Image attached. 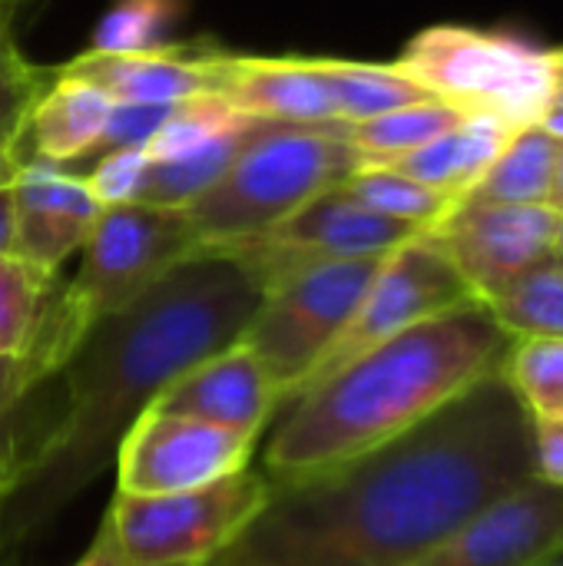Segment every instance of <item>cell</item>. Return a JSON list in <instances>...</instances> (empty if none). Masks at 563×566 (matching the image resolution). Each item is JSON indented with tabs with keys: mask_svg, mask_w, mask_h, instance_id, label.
Here are the masks:
<instances>
[{
	"mask_svg": "<svg viewBox=\"0 0 563 566\" xmlns=\"http://www.w3.org/2000/svg\"><path fill=\"white\" fill-rule=\"evenodd\" d=\"M534 478V418L491 375L342 468L272 484L206 566H411Z\"/></svg>",
	"mask_w": 563,
	"mask_h": 566,
	"instance_id": "cell-1",
	"label": "cell"
},
{
	"mask_svg": "<svg viewBox=\"0 0 563 566\" xmlns=\"http://www.w3.org/2000/svg\"><path fill=\"white\" fill-rule=\"evenodd\" d=\"M262 282L232 249L202 245L126 308L93 322L63 375V411L23 458L0 507V547H27L90 491L126 428L196 361L236 345Z\"/></svg>",
	"mask_w": 563,
	"mask_h": 566,
	"instance_id": "cell-2",
	"label": "cell"
},
{
	"mask_svg": "<svg viewBox=\"0 0 563 566\" xmlns=\"http://www.w3.org/2000/svg\"><path fill=\"white\" fill-rule=\"evenodd\" d=\"M511 345L514 335L481 302L405 328L275 411L262 474L292 484L378 451L478 381L501 375Z\"/></svg>",
	"mask_w": 563,
	"mask_h": 566,
	"instance_id": "cell-3",
	"label": "cell"
},
{
	"mask_svg": "<svg viewBox=\"0 0 563 566\" xmlns=\"http://www.w3.org/2000/svg\"><path fill=\"white\" fill-rule=\"evenodd\" d=\"M362 169L348 143V123H262L256 119L236 159L186 216L202 245L262 239L315 196L348 182Z\"/></svg>",
	"mask_w": 563,
	"mask_h": 566,
	"instance_id": "cell-4",
	"label": "cell"
},
{
	"mask_svg": "<svg viewBox=\"0 0 563 566\" xmlns=\"http://www.w3.org/2000/svg\"><path fill=\"white\" fill-rule=\"evenodd\" d=\"M378 265L382 259L295 262L265 282L262 302L239 342L262 361L282 405L348 325Z\"/></svg>",
	"mask_w": 563,
	"mask_h": 566,
	"instance_id": "cell-5",
	"label": "cell"
},
{
	"mask_svg": "<svg viewBox=\"0 0 563 566\" xmlns=\"http://www.w3.org/2000/svg\"><path fill=\"white\" fill-rule=\"evenodd\" d=\"M435 99L465 113H491L514 129L534 126L548 103V53L504 33L471 27H428L395 60Z\"/></svg>",
	"mask_w": 563,
	"mask_h": 566,
	"instance_id": "cell-6",
	"label": "cell"
},
{
	"mask_svg": "<svg viewBox=\"0 0 563 566\" xmlns=\"http://www.w3.org/2000/svg\"><path fill=\"white\" fill-rule=\"evenodd\" d=\"M199 249L202 239L186 209L149 202L106 206L90 229L76 279L60 285L70 325L83 338L93 322L136 302Z\"/></svg>",
	"mask_w": 563,
	"mask_h": 566,
	"instance_id": "cell-7",
	"label": "cell"
},
{
	"mask_svg": "<svg viewBox=\"0 0 563 566\" xmlns=\"http://www.w3.org/2000/svg\"><path fill=\"white\" fill-rule=\"evenodd\" d=\"M272 481L239 471L199 491L113 494L106 511L126 566H206L219 557L269 504Z\"/></svg>",
	"mask_w": 563,
	"mask_h": 566,
	"instance_id": "cell-8",
	"label": "cell"
},
{
	"mask_svg": "<svg viewBox=\"0 0 563 566\" xmlns=\"http://www.w3.org/2000/svg\"><path fill=\"white\" fill-rule=\"evenodd\" d=\"M468 302L478 298L471 295L468 282L461 279L448 252L438 245V239L431 232L415 235L411 242L398 245L392 255L382 259L362 305L338 332V338L325 348V355L315 361L309 378L295 388V395L335 375L338 368L362 358L365 352L385 345L388 338L402 335L405 328Z\"/></svg>",
	"mask_w": 563,
	"mask_h": 566,
	"instance_id": "cell-9",
	"label": "cell"
},
{
	"mask_svg": "<svg viewBox=\"0 0 563 566\" xmlns=\"http://www.w3.org/2000/svg\"><path fill=\"white\" fill-rule=\"evenodd\" d=\"M259 434L146 408L116 448V491L179 494L226 481L249 468Z\"/></svg>",
	"mask_w": 563,
	"mask_h": 566,
	"instance_id": "cell-10",
	"label": "cell"
},
{
	"mask_svg": "<svg viewBox=\"0 0 563 566\" xmlns=\"http://www.w3.org/2000/svg\"><path fill=\"white\" fill-rule=\"evenodd\" d=\"M561 212L551 206L458 202L431 232L478 302L494 298L524 272L554 259Z\"/></svg>",
	"mask_w": 563,
	"mask_h": 566,
	"instance_id": "cell-11",
	"label": "cell"
},
{
	"mask_svg": "<svg viewBox=\"0 0 563 566\" xmlns=\"http://www.w3.org/2000/svg\"><path fill=\"white\" fill-rule=\"evenodd\" d=\"M563 557V488L531 478L411 566H551Z\"/></svg>",
	"mask_w": 563,
	"mask_h": 566,
	"instance_id": "cell-12",
	"label": "cell"
},
{
	"mask_svg": "<svg viewBox=\"0 0 563 566\" xmlns=\"http://www.w3.org/2000/svg\"><path fill=\"white\" fill-rule=\"evenodd\" d=\"M212 93L262 123H342L325 56H256L212 46Z\"/></svg>",
	"mask_w": 563,
	"mask_h": 566,
	"instance_id": "cell-13",
	"label": "cell"
},
{
	"mask_svg": "<svg viewBox=\"0 0 563 566\" xmlns=\"http://www.w3.org/2000/svg\"><path fill=\"white\" fill-rule=\"evenodd\" d=\"M425 235L421 229L388 219L355 199L345 182L315 196L262 242L285 262H332V259H385L398 245Z\"/></svg>",
	"mask_w": 563,
	"mask_h": 566,
	"instance_id": "cell-14",
	"label": "cell"
},
{
	"mask_svg": "<svg viewBox=\"0 0 563 566\" xmlns=\"http://www.w3.org/2000/svg\"><path fill=\"white\" fill-rule=\"evenodd\" d=\"M279 405L282 401L275 381L242 342L196 361L179 378H173L153 401V408L159 411L259 438L275 418Z\"/></svg>",
	"mask_w": 563,
	"mask_h": 566,
	"instance_id": "cell-15",
	"label": "cell"
},
{
	"mask_svg": "<svg viewBox=\"0 0 563 566\" xmlns=\"http://www.w3.org/2000/svg\"><path fill=\"white\" fill-rule=\"evenodd\" d=\"M17 255L53 272L86 245L103 206L83 176H70L50 163L23 159L13 172Z\"/></svg>",
	"mask_w": 563,
	"mask_h": 566,
	"instance_id": "cell-16",
	"label": "cell"
},
{
	"mask_svg": "<svg viewBox=\"0 0 563 566\" xmlns=\"http://www.w3.org/2000/svg\"><path fill=\"white\" fill-rule=\"evenodd\" d=\"M216 43H166L146 53H80L63 70L96 83L113 103H186L212 93Z\"/></svg>",
	"mask_w": 563,
	"mask_h": 566,
	"instance_id": "cell-17",
	"label": "cell"
},
{
	"mask_svg": "<svg viewBox=\"0 0 563 566\" xmlns=\"http://www.w3.org/2000/svg\"><path fill=\"white\" fill-rule=\"evenodd\" d=\"M113 99L90 80L53 70V80L33 99L27 113V136L40 163L60 166L100 153Z\"/></svg>",
	"mask_w": 563,
	"mask_h": 566,
	"instance_id": "cell-18",
	"label": "cell"
},
{
	"mask_svg": "<svg viewBox=\"0 0 563 566\" xmlns=\"http://www.w3.org/2000/svg\"><path fill=\"white\" fill-rule=\"evenodd\" d=\"M514 126L491 113H468L455 129L431 139L428 146L388 163V169L425 182L431 189H441L455 196L458 202L478 186V179L488 172V166L498 159L504 143L511 139Z\"/></svg>",
	"mask_w": 563,
	"mask_h": 566,
	"instance_id": "cell-19",
	"label": "cell"
},
{
	"mask_svg": "<svg viewBox=\"0 0 563 566\" xmlns=\"http://www.w3.org/2000/svg\"><path fill=\"white\" fill-rule=\"evenodd\" d=\"M561 146V139H554L538 123L514 129L504 149L498 153V159L488 166V172L465 199L501 202V206H548Z\"/></svg>",
	"mask_w": 563,
	"mask_h": 566,
	"instance_id": "cell-20",
	"label": "cell"
},
{
	"mask_svg": "<svg viewBox=\"0 0 563 566\" xmlns=\"http://www.w3.org/2000/svg\"><path fill=\"white\" fill-rule=\"evenodd\" d=\"M468 113L455 103L421 99V103H408L385 116L348 126V143L358 153L362 166H388V163L428 146L431 139L445 136Z\"/></svg>",
	"mask_w": 563,
	"mask_h": 566,
	"instance_id": "cell-21",
	"label": "cell"
},
{
	"mask_svg": "<svg viewBox=\"0 0 563 566\" xmlns=\"http://www.w3.org/2000/svg\"><path fill=\"white\" fill-rule=\"evenodd\" d=\"M325 70L335 96V113L348 126L385 116L408 103L435 99L421 83H415L395 63H358V60L325 56Z\"/></svg>",
	"mask_w": 563,
	"mask_h": 566,
	"instance_id": "cell-22",
	"label": "cell"
},
{
	"mask_svg": "<svg viewBox=\"0 0 563 566\" xmlns=\"http://www.w3.org/2000/svg\"><path fill=\"white\" fill-rule=\"evenodd\" d=\"M53 292V272L20 255L0 259V358H23L37 352Z\"/></svg>",
	"mask_w": 563,
	"mask_h": 566,
	"instance_id": "cell-23",
	"label": "cell"
},
{
	"mask_svg": "<svg viewBox=\"0 0 563 566\" xmlns=\"http://www.w3.org/2000/svg\"><path fill=\"white\" fill-rule=\"evenodd\" d=\"M514 338H563V262L551 259L481 302Z\"/></svg>",
	"mask_w": 563,
	"mask_h": 566,
	"instance_id": "cell-24",
	"label": "cell"
},
{
	"mask_svg": "<svg viewBox=\"0 0 563 566\" xmlns=\"http://www.w3.org/2000/svg\"><path fill=\"white\" fill-rule=\"evenodd\" d=\"M345 189L355 199H362L368 209H375L388 219L408 222L421 232H435L458 206L455 196L431 189L425 182H415V179H408L388 166H362L345 182Z\"/></svg>",
	"mask_w": 563,
	"mask_h": 566,
	"instance_id": "cell-25",
	"label": "cell"
},
{
	"mask_svg": "<svg viewBox=\"0 0 563 566\" xmlns=\"http://www.w3.org/2000/svg\"><path fill=\"white\" fill-rule=\"evenodd\" d=\"M183 13L186 0H113L93 27L86 53L119 56L166 46Z\"/></svg>",
	"mask_w": 563,
	"mask_h": 566,
	"instance_id": "cell-26",
	"label": "cell"
},
{
	"mask_svg": "<svg viewBox=\"0 0 563 566\" xmlns=\"http://www.w3.org/2000/svg\"><path fill=\"white\" fill-rule=\"evenodd\" d=\"M501 375L534 421H551L563 398V338H514Z\"/></svg>",
	"mask_w": 563,
	"mask_h": 566,
	"instance_id": "cell-27",
	"label": "cell"
},
{
	"mask_svg": "<svg viewBox=\"0 0 563 566\" xmlns=\"http://www.w3.org/2000/svg\"><path fill=\"white\" fill-rule=\"evenodd\" d=\"M50 375H56V371L37 352H30L23 358H0V507L7 501V494L13 491L20 468H23V448H20V434H17L20 405Z\"/></svg>",
	"mask_w": 563,
	"mask_h": 566,
	"instance_id": "cell-28",
	"label": "cell"
},
{
	"mask_svg": "<svg viewBox=\"0 0 563 566\" xmlns=\"http://www.w3.org/2000/svg\"><path fill=\"white\" fill-rule=\"evenodd\" d=\"M50 80L53 70H40L20 53L13 40V20H0V123L27 116Z\"/></svg>",
	"mask_w": 563,
	"mask_h": 566,
	"instance_id": "cell-29",
	"label": "cell"
},
{
	"mask_svg": "<svg viewBox=\"0 0 563 566\" xmlns=\"http://www.w3.org/2000/svg\"><path fill=\"white\" fill-rule=\"evenodd\" d=\"M146 172H149L146 149H106V153H100L93 172L86 176V186L103 209L123 206V202L139 199Z\"/></svg>",
	"mask_w": 563,
	"mask_h": 566,
	"instance_id": "cell-30",
	"label": "cell"
},
{
	"mask_svg": "<svg viewBox=\"0 0 563 566\" xmlns=\"http://www.w3.org/2000/svg\"><path fill=\"white\" fill-rule=\"evenodd\" d=\"M173 106H166V103H113L100 153H106V149H146L149 139L166 123V116L173 113Z\"/></svg>",
	"mask_w": 563,
	"mask_h": 566,
	"instance_id": "cell-31",
	"label": "cell"
},
{
	"mask_svg": "<svg viewBox=\"0 0 563 566\" xmlns=\"http://www.w3.org/2000/svg\"><path fill=\"white\" fill-rule=\"evenodd\" d=\"M534 478L563 488V421H534Z\"/></svg>",
	"mask_w": 563,
	"mask_h": 566,
	"instance_id": "cell-32",
	"label": "cell"
},
{
	"mask_svg": "<svg viewBox=\"0 0 563 566\" xmlns=\"http://www.w3.org/2000/svg\"><path fill=\"white\" fill-rule=\"evenodd\" d=\"M23 136H27V116L0 123V179H10L23 163Z\"/></svg>",
	"mask_w": 563,
	"mask_h": 566,
	"instance_id": "cell-33",
	"label": "cell"
},
{
	"mask_svg": "<svg viewBox=\"0 0 563 566\" xmlns=\"http://www.w3.org/2000/svg\"><path fill=\"white\" fill-rule=\"evenodd\" d=\"M73 566H126L119 547H116V541H113V531H110V521H106V517H103V524H100L93 544L86 547V554H83Z\"/></svg>",
	"mask_w": 563,
	"mask_h": 566,
	"instance_id": "cell-34",
	"label": "cell"
},
{
	"mask_svg": "<svg viewBox=\"0 0 563 566\" xmlns=\"http://www.w3.org/2000/svg\"><path fill=\"white\" fill-rule=\"evenodd\" d=\"M17 255V212H13V176L0 179V259Z\"/></svg>",
	"mask_w": 563,
	"mask_h": 566,
	"instance_id": "cell-35",
	"label": "cell"
},
{
	"mask_svg": "<svg viewBox=\"0 0 563 566\" xmlns=\"http://www.w3.org/2000/svg\"><path fill=\"white\" fill-rule=\"evenodd\" d=\"M548 66H551V86H548L544 113H563V50H548Z\"/></svg>",
	"mask_w": 563,
	"mask_h": 566,
	"instance_id": "cell-36",
	"label": "cell"
},
{
	"mask_svg": "<svg viewBox=\"0 0 563 566\" xmlns=\"http://www.w3.org/2000/svg\"><path fill=\"white\" fill-rule=\"evenodd\" d=\"M548 206H551V209H557V212L563 216V146H561V156H557V169H554V186H551Z\"/></svg>",
	"mask_w": 563,
	"mask_h": 566,
	"instance_id": "cell-37",
	"label": "cell"
},
{
	"mask_svg": "<svg viewBox=\"0 0 563 566\" xmlns=\"http://www.w3.org/2000/svg\"><path fill=\"white\" fill-rule=\"evenodd\" d=\"M17 3H20V0H0V20H13Z\"/></svg>",
	"mask_w": 563,
	"mask_h": 566,
	"instance_id": "cell-38",
	"label": "cell"
},
{
	"mask_svg": "<svg viewBox=\"0 0 563 566\" xmlns=\"http://www.w3.org/2000/svg\"><path fill=\"white\" fill-rule=\"evenodd\" d=\"M554 259H561V262H563V216H561V222H557V239H554Z\"/></svg>",
	"mask_w": 563,
	"mask_h": 566,
	"instance_id": "cell-39",
	"label": "cell"
},
{
	"mask_svg": "<svg viewBox=\"0 0 563 566\" xmlns=\"http://www.w3.org/2000/svg\"><path fill=\"white\" fill-rule=\"evenodd\" d=\"M551 421H563V398H561V405H557V411H554V418Z\"/></svg>",
	"mask_w": 563,
	"mask_h": 566,
	"instance_id": "cell-40",
	"label": "cell"
},
{
	"mask_svg": "<svg viewBox=\"0 0 563 566\" xmlns=\"http://www.w3.org/2000/svg\"><path fill=\"white\" fill-rule=\"evenodd\" d=\"M551 566H563V557H561V560H554V564H551Z\"/></svg>",
	"mask_w": 563,
	"mask_h": 566,
	"instance_id": "cell-41",
	"label": "cell"
}]
</instances>
